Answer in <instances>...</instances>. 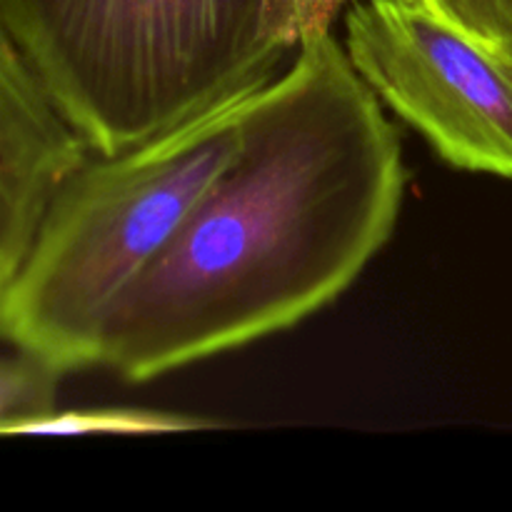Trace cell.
I'll use <instances>...</instances> for the list:
<instances>
[{
  "label": "cell",
  "mask_w": 512,
  "mask_h": 512,
  "mask_svg": "<svg viewBox=\"0 0 512 512\" xmlns=\"http://www.w3.org/2000/svg\"><path fill=\"white\" fill-rule=\"evenodd\" d=\"M403 140L335 33L255 90L243 140L120 305L103 368L148 383L328 308L398 225Z\"/></svg>",
  "instance_id": "6da1fadb"
},
{
  "label": "cell",
  "mask_w": 512,
  "mask_h": 512,
  "mask_svg": "<svg viewBox=\"0 0 512 512\" xmlns=\"http://www.w3.org/2000/svg\"><path fill=\"white\" fill-rule=\"evenodd\" d=\"M253 95L120 153H90L55 190L0 288V343L63 375L103 368L120 305L228 168Z\"/></svg>",
  "instance_id": "7a4b0ae2"
},
{
  "label": "cell",
  "mask_w": 512,
  "mask_h": 512,
  "mask_svg": "<svg viewBox=\"0 0 512 512\" xmlns=\"http://www.w3.org/2000/svg\"><path fill=\"white\" fill-rule=\"evenodd\" d=\"M50 105L90 153H120L263 88L295 48L263 0H0Z\"/></svg>",
  "instance_id": "3957f363"
},
{
  "label": "cell",
  "mask_w": 512,
  "mask_h": 512,
  "mask_svg": "<svg viewBox=\"0 0 512 512\" xmlns=\"http://www.w3.org/2000/svg\"><path fill=\"white\" fill-rule=\"evenodd\" d=\"M343 45L380 103L448 165L512 180V78L415 0H353Z\"/></svg>",
  "instance_id": "277c9868"
},
{
  "label": "cell",
  "mask_w": 512,
  "mask_h": 512,
  "mask_svg": "<svg viewBox=\"0 0 512 512\" xmlns=\"http://www.w3.org/2000/svg\"><path fill=\"white\" fill-rule=\"evenodd\" d=\"M88 155L0 15V288L23 260L55 190Z\"/></svg>",
  "instance_id": "5b68a950"
},
{
  "label": "cell",
  "mask_w": 512,
  "mask_h": 512,
  "mask_svg": "<svg viewBox=\"0 0 512 512\" xmlns=\"http://www.w3.org/2000/svg\"><path fill=\"white\" fill-rule=\"evenodd\" d=\"M225 428L220 420L178 410L133 408H70L50 410L38 418L23 420L0 438H43V435H175L208 433Z\"/></svg>",
  "instance_id": "8992f818"
},
{
  "label": "cell",
  "mask_w": 512,
  "mask_h": 512,
  "mask_svg": "<svg viewBox=\"0 0 512 512\" xmlns=\"http://www.w3.org/2000/svg\"><path fill=\"white\" fill-rule=\"evenodd\" d=\"M65 375L43 360L13 350L0 355V435L23 420L58 408L60 380Z\"/></svg>",
  "instance_id": "52a82bcc"
},
{
  "label": "cell",
  "mask_w": 512,
  "mask_h": 512,
  "mask_svg": "<svg viewBox=\"0 0 512 512\" xmlns=\"http://www.w3.org/2000/svg\"><path fill=\"white\" fill-rule=\"evenodd\" d=\"M490 55L512 63V0H415Z\"/></svg>",
  "instance_id": "ba28073f"
},
{
  "label": "cell",
  "mask_w": 512,
  "mask_h": 512,
  "mask_svg": "<svg viewBox=\"0 0 512 512\" xmlns=\"http://www.w3.org/2000/svg\"><path fill=\"white\" fill-rule=\"evenodd\" d=\"M353 0H263L265 28L280 43L298 48L313 35L333 33Z\"/></svg>",
  "instance_id": "9c48e42d"
},
{
  "label": "cell",
  "mask_w": 512,
  "mask_h": 512,
  "mask_svg": "<svg viewBox=\"0 0 512 512\" xmlns=\"http://www.w3.org/2000/svg\"><path fill=\"white\" fill-rule=\"evenodd\" d=\"M498 60H500V58H498ZM500 63L505 65V70H508V73H510V78H512V63H508V60H500Z\"/></svg>",
  "instance_id": "30bf717a"
}]
</instances>
